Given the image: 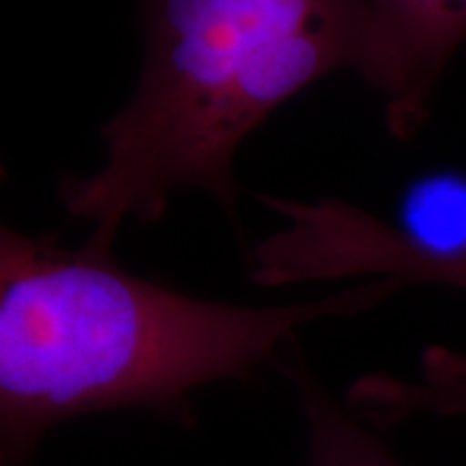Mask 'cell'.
I'll use <instances>...</instances> for the list:
<instances>
[{
	"mask_svg": "<svg viewBox=\"0 0 466 466\" xmlns=\"http://www.w3.org/2000/svg\"><path fill=\"white\" fill-rule=\"evenodd\" d=\"M352 401L376 430L395 428L421 415H466V354L445 346L428 348L415 378L360 376L352 387Z\"/></svg>",
	"mask_w": 466,
	"mask_h": 466,
	"instance_id": "277c9868",
	"label": "cell"
},
{
	"mask_svg": "<svg viewBox=\"0 0 466 466\" xmlns=\"http://www.w3.org/2000/svg\"><path fill=\"white\" fill-rule=\"evenodd\" d=\"M466 42V0H370L360 78L382 97L391 137L410 141L428 121L442 74Z\"/></svg>",
	"mask_w": 466,
	"mask_h": 466,
	"instance_id": "3957f363",
	"label": "cell"
},
{
	"mask_svg": "<svg viewBox=\"0 0 466 466\" xmlns=\"http://www.w3.org/2000/svg\"><path fill=\"white\" fill-rule=\"evenodd\" d=\"M285 376L294 384L305 421L307 466H406L300 359L291 360Z\"/></svg>",
	"mask_w": 466,
	"mask_h": 466,
	"instance_id": "5b68a950",
	"label": "cell"
},
{
	"mask_svg": "<svg viewBox=\"0 0 466 466\" xmlns=\"http://www.w3.org/2000/svg\"><path fill=\"white\" fill-rule=\"evenodd\" d=\"M115 240L106 227L80 247L0 229V466H31L50 430L86 415L143 410L195 428L197 389L285 374L302 326L406 288L382 277L311 302L231 305L134 275Z\"/></svg>",
	"mask_w": 466,
	"mask_h": 466,
	"instance_id": "6da1fadb",
	"label": "cell"
},
{
	"mask_svg": "<svg viewBox=\"0 0 466 466\" xmlns=\"http://www.w3.org/2000/svg\"><path fill=\"white\" fill-rule=\"evenodd\" d=\"M143 66L102 126L93 175H63L69 218L119 233L201 190L240 229L236 156L275 110L339 69L360 72L370 0H138Z\"/></svg>",
	"mask_w": 466,
	"mask_h": 466,
	"instance_id": "7a4b0ae2",
	"label": "cell"
},
{
	"mask_svg": "<svg viewBox=\"0 0 466 466\" xmlns=\"http://www.w3.org/2000/svg\"><path fill=\"white\" fill-rule=\"evenodd\" d=\"M395 227L410 247L425 253H464L466 175L442 171L412 182L401 197Z\"/></svg>",
	"mask_w": 466,
	"mask_h": 466,
	"instance_id": "8992f818",
	"label": "cell"
},
{
	"mask_svg": "<svg viewBox=\"0 0 466 466\" xmlns=\"http://www.w3.org/2000/svg\"><path fill=\"white\" fill-rule=\"evenodd\" d=\"M401 275L408 283H441L466 289V250L453 255L412 250L401 261Z\"/></svg>",
	"mask_w": 466,
	"mask_h": 466,
	"instance_id": "52a82bcc",
	"label": "cell"
}]
</instances>
